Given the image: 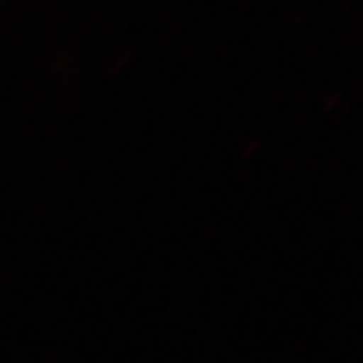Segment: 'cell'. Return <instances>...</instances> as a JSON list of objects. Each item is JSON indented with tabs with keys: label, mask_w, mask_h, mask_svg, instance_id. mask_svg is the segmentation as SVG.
Wrapping results in <instances>:
<instances>
[]
</instances>
